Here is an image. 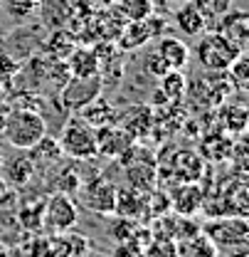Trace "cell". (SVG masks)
<instances>
[{"instance_id": "6da1fadb", "label": "cell", "mask_w": 249, "mask_h": 257, "mask_svg": "<svg viewBox=\"0 0 249 257\" xmlns=\"http://www.w3.org/2000/svg\"><path fill=\"white\" fill-rule=\"evenodd\" d=\"M45 134H47V124H45V116H42L40 111H32V109H13L10 116H8V124H5L0 136H3L13 149L28 151Z\"/></svg>"}, {"instance_id": "7a4b0ae2", "label": "cell", "mask_w": 249, "mask_h": 257, "mask_svg": "<svg viewBox=\"0 0 249 257\" xmlns=\"http://www.w3.org/2000/svg\"><path fill=\"white\" fill-rule=\"evenodd\" d=\"M60 146H62L64 159L74 161H92L96 159V128L89 126L79 114H74L60 136Z\"/></svg>"}, {"instance_id": "3957f363", "label": "cell", "mask_w": 249, "mask_h": 257, "mask_svg": "<svg viewBox=\"0 0 249 257\" xmlns=\"http://www.w3.org/2000/svg\"><path fill=\"white\" fill-rule=\"evenodd\" d=\"M242 52L244 50H239L232 40H227L219 32H207L195 47V55H197L200 64L205 69H210V72H227V67L234 62Z\"/></svg>"}, {"instance_id": "277c9868", "label": "cell", "mask_w": 249, "mask_h": 257, "mask_svg": "<svg viewBox=\"0 0 249 257\" xmlns=\"http://www.w3.org/2000/svg\"><path fill=\"white\" fill-rule=\"evenodd\" d=\"M79 223V205L74 200V195L67 193H50L45 198V213H42V227L55 235V232H64L72 230Z\"/></svg>"}, {"instance_id": "5b68a950", "label": "cell", "mask_w": 249, "mask_h": 257, "mask_svg": "<svg viewBox=\"0 0 249 257\" xmlns=\"http://www.w3.org/2000/svg\"><path fill=\"white\" fill-rule=\"evenodd\" d=\"M205 235L215 242L217 250H234V247H244L249 237L247 220L239 215H229L222 220H212L205 225Z\"/></svg>"}, {"instance_id": "8992f818", "label": "cell", "mask_w": 249, "mask_h": 257, "mask_svg": "<svg viewBox=\"0 0 249 257\" xmlns=\"http://www.w3.org/2000/svg\"><path fill=\"white\" fill-rule=\"evenodd\" d=\"M101 92H104V77L101 74H94V77H69L67 84L60 89V99H62V106L72 109L77 114L89 101H94Z\"/></svg>"}, {"instance_id": "52a82bcc", "label": "cell", "mask_w": 249, "mask_h": 257, "mask_svg": "<svg viewBox=\"0 0 249 257\" xmlns=\"http://www.w3.org/2000/svg\"><path fill=\"white\" fill-rule=\"evenodd\" d=\"M79 200L87 210L96 215H114V203H116V186L106 181L104 176H96L94 181H82L79 186Z\"/></svg>"}, {"instance_id": "ba28073f", "label": "cell", "mask_w": 249, "mask_h": 257, "mask_svg": "<svg viewBox=\"0 0 249 257\" xmlns=\"http://www.w3.org/2000/svg\"><path fill=\"white\" fill-rule=\"evenodd\" d=\"M133 144H136V139L119 124L96 128V156H101V159H119Z\"/></svg>"}, {"instance_id": "9c48e42d", "label": "cell", "mask_w": 249, "mask_h": 257, "mask_svg": "<svg viewBox=\"0 0 249 257\" xmlns=\"http://www.w3.org/2000/svg\"><path fill=\"white\" fill-rule=\"evenodd\" d=\"M114 215L124 218L131 223H141L148 218V205H146V193H138L133 188H116V203H114Z\"/></svg>"}, {"instance_id": "30bf717a", "label": "cell", "mask_w": 249, "mask_h": 257, "mask_svg": "<svg viewBox=\"0 0 249 257\" xmlns=\"http://www.w3.org/2000/svg\"><path fill=\"white\" fill-rule=\"evenodd\" d=\"M168 198H170V210H175L183 218L200 213L202 205H205V191L197 183H180V186L173 188V193Z\"/></svg>"}, {"instance_id": "8fae6325", "label": "cell", "mask_w": 249, "mask_h": 257, "mask_svg": "<svg viewBox=\"0 0 249 257\" xmlns=\"http://www.w3.org/2000/svg\"><path fill=\"white\" fill-rule=\"evenodd\" d=\"M35 168L37 166L30 161V156H13V159H3L0 176L8 188H25L35 178Z\"/></svg>"}, {"instance_id": "7c38bea8", "label": "cell", "mask_w": 249, "mask_h": 257, "mask_svg": "<svg viewBox=\"0 0 249 257\" xmlns=\"http://www.w3.org/2000/svg\"><path fill=\"white\" fill-rule=\"evenodd\" d=\"M156 52L168 64V69H185L190 64V47L175 35H160L156 45Z\"/></svg>"}, {"instance_id": "4fadbf2b", "label": "cell", "mask_w": 249, "mask_h": 257, "mask_svg": "<svg viewBox=\"0 0 249 257\" xmlns=\"http://www.w3.org/2000/svg\"><path fill=\"white\" fill-rule=\"evenodd\" d=\"M50 245H52L55 257H87L92 250L89 240L79 232H72V230L50 235Z\"/></svg>"}, {"instance_id": "5bb4252c", "label": "cell", "mask_w": 249, "mask_h": 257, "mask_svg": "<svg viewBox=\"0 0 249 257\" xmlns=\"http://www.w3.org/2000/svg\"><path fill=\"white\" fill-rule=\"evenodd\" d=\"M170 168H173V173L178 176L180 183H197L200 176H202V171H205V163L200 159V154L187 151V149H180V151L173 154Z\"/></svg>"}, {"instance_id": "9a60e30c", "label": "cell", "mask_w": 249, "mask_h": 257, "mask_svg": "<svg viewBox=\"0 0 249 257\" xmlns=\"http://www.w3.org/2000/svg\"><path fill=\"white\" fill-rule=\"evenodd\" d=\"M89 126L94 128H101V126H111V124H119V111L111 106V101L109 99H104V96L99 94L94 101H89L84 109H79L77 111Z\"/></svg>"}, {"instance_id": "2e32d148", "label": "cell", "mask_w": 249, "mask_h": 257, "mask_svg": "<svg viewBox=\"0 0 249 257\" xmlns=\"http://www.w3.org/2000/svg\"><path fill=\"white\" fill-rule=\"evenodd\" d=\"M119 126L126 128L136 141L148 136L151 128H153V111L151 106H133L124 114H119Z\"/></svg>"}, {"instance_id": "e0dca14e", "label": "cell", "mask_w": 249, "mask_h": 257, "mask_svg": "<svg viewBox=\"0 0 249 257\" xmlns=\"http://www.w3.org/2000/svg\"><path fill=\"white\" fill-rule=\"evenodd\" d=\"M64 62L69 67V74L72 77H94V74H101V67H99V60H96L92 47H74L72 55Z\"/></svg>"}, {"instance_id": "ac0fdd59", "label": "cell", "mask_w": 249, "mask_h": 257, "mask_svg": "<svg viewBox=\"0 0 249 257\" xmlns=\"http://www.w3.org/2000/svg\"><path fill=\"white\" fill-rule=\"evenodd\" d=\"M205 23H207V18L202 15V10L195 5V0L192 3H183V8L175 13V25H178V30L187 35V37H197V35H202L205 32Z\"/></svg>"}, {"instance_id": "d6986e66", "label": "cell", "mask_w": 249, "mask_h": 257, "mask_svg": "<svg viewBox=\"0 0 249 257\" xmlns=\"http://www.w3.org/2000/svg\"><path fill=\"white\" fill-rule=\"evenodd\" d=\"M247 106L244 104H239V101H222L219 104V124L227 128L229 134H244V128H247Z\"/></svg>"}, {"instance_id": "ffe728a7", "label": "cell", "mask_w": 249, "mask_h": 257, "mask_svg": "<svg viewBox=\"0 0 249 257\" xmlns=\"http://www.w3.org/2000/svg\"><path fill=\"white\" fill-rule=\"evenodd\" d=\"M30 151V161L35 166H52V163H57L60 159H64L62 154V146H60V139H55V136H42Z\"/></svg>"}, {"instance_id": "44dd1931", "label": "cell", "mask_w": 249, "mask_h": 257, "mask_svg": "<svg viewBox=\"0 0 249 257\" xmlns=\"http://www.w3.org/2000/svg\"><path fill=\"white\" fill-rule=\"evenodd\" d=\"M116 40L121 50H136V47H143L148 40H153V35L148 30L146 20H131V23H124Z\"/></svg>"}, {"instance_id": "7402d4cb", "label": "cell", "mask_w": 249, "mask_h": 257, "mask_svg": "<svg viewBox=\"0 0 249 257\" xmlns=\"http://www.w3.org/2000/svg\"><path fill=\"white\" fill-rule=\"evenodd\" d=\"M74 50V35L67 32L64 28H55L50 40L45 42V55L50 60H67Z\"/></svg>"}, {"instance_id": "603a6c76", "label": "cell", "mask_w": 249, "mask_h": 257, "mask_svg": "<svg viewBox=\"0 0 249 257\" xmlns=\"http://www.w3.org/2000/svg\"><path fill=\"white\" fill-rule=\"evenodd\" d=\"M42 213H45V198H35L30 203H23L18 210V223L28 232L42 230Z\"/></svg>"}, {"instance_id": "cb8c5ba5", "label": "cell", "mask_w": 249, "mask_h": 257, "mask_svg": "<svg viewBox=\"0 0 249 257\" xmlns=\"http://www.w3.org/2000/svg\"><path fill=\"white\" fill-rule=\"evenodd\" d=\"M160 92L168 96V101H178L187 94V77L183 74V69H168L160 77Z\"/></svg>"}, {"instance_id": "d4e9b609", "label": "cell", "mask_w": 249, "mask_h": 257, "mask_svg": "<svg viewBox=\"0 0 249 257\" xmlns=\"http://www.w3.org/2000/svg\"><path fill=\"white\" fill-rule=\"evenodd\" d=\"M217 252L219 250L215 247V242L207 235L197 232L192 237H185V242L180 245V255L178 257H217Z\"/></svg>"}, {"instance_id": "484cf974", "label": "cell", "mask_w": 249, "mask_h": 257, "mask_svg": "<svg viewBox=\"0 0 249 257\" xmlns=\"http://www.w3.org/2000/svg\"><path fill=\"white\" fill-rule=\"evenodd\" d=\"M153 13V0H121L119 15L124 23L131 20H146Z\"/></svg>"}, {"instance_id": "4316f807", "label": "cell", "mask_w": 249, "mask_h": 257, "mask_svg": "<svg viewBox=\"0 0 249 257\" xmlns=\"http://www.w3.org/2000/svg\"><path fill=\"white\" fill-rule=\"evenodd\" d=\"M229 72V82H232V89H239L244 92L247 89V79H249V60H247V52H242L234 62L227 67Z\"/></svg>"}, {"instance_id": "83f0119b", "label": "cell", "mask_w": 249, "mask_h": 257, "mask_svg": "<svg viewBox=\"0 0 249 257\" xmlns=\"http://www.w3.org/2000/svg\"><path fill=\"white\" fill-rule=\"evenodd\" d=\"M79 186H82V178H79V173H77V171H74L72 166L62 168V171L57 173V178H55V191H57V193L77 195Z\"/></svg>"}, {"instance_id": "f1b7e54d", "label": "cell", "mask_w": 249, "mask_h": 257, "mask_svg": "<svg viewBox=\"0 0 249 257\" xmlns=\"http://www.w3.org/2000/svg\"><path fill=\"white\" fill-rule=\"evenodd\" d=\"M37 8H40V0H5V10H8V15L10 18H15V20H30L32 15L37 13Z\"/></svg>"}, {"instance_id": "f546056e", "label": "cell", "mask_w": 249, "mask_h": 257, "mask_svg": "<svg viewBox=\"0 0 249 257\" xmlns=\"http://www.w3.org/2000/svg\"><path fill=\"white\" fill-rule=\"evenodd\" d=\"M111 237L116 242H133V232H136V223L124 220V218H116V223L111 225Z\"/></svg>"}, {"instance_id": "4dcf8cb0", "label": "cell", "mask_w": 249, "mask_h": 257, "mask_svg": "<svg viewBox=\"0 0 249 257\" xmlns=\"http://www.w3.org/2000/svg\"><path fill=\"white\" fill-rule=\"evenodd\" d=\"M23 257H55L52 245H50V237H32L30 245L23 252Z\"/></svg>"}, {"instance_id": "1f68e13d", "label": "cell", "mask_w": 249, "mask_h": 257, "mask_svg": "<svg viewBox=\"0 0 249 257\" xmlns=\"http://www.w3.org/2000/svg\"><path fill=\"white\" fill-rule=\"evenodd\" d=\"M20 64L13 55H8V52H0V82L5 84L8 79H13L18 72H20Z\"/></svg>"}, {"instance_id": "d6a6232c", "label": "cell", "mask_w": 249, "mask_h": 257, "mask_svg": "<svg viewBox=\"0 0 249 257\" xmlns=\"http://www.w3.org/2000/svg\"><path fill=\"white\" fill-rule=\"evenodd\" d=\"M146 72H151L156 79H160V77L168 72V64L163 62V57L158 55L156 50H151V52L146 55Z\"/></svg>"}, {"instance_id": "836d02e7", "label": "cell", "mask_w": 249, "mask_h": 257, "mask_svg": "<svg viewBox=\"0 0 249 257\" xmlns=\"http://www.w3.org/2000/svg\"><path fill=\"white\" fill-rule=\"evenodd\" d=\"M111 257H148V255H146V250H143L141 245H136V242H119Z\"/></svg>"}, {"instance_id": "e575fe53", "label": "cell", "mask_w": 249, "mask_h": 257, "mask_svg": "<svg viewBox=\"0 0 249 257\" xmlns=\"http://www.w3.org/2000/svg\"><path fill=\"white\" fill-rule=\"evenodd\" d=\"M229 10H232V0H207V15L210 18H222Z\"/></svg>"}, {"instance_id": "d590c367", "label": "cell", "mask_w": 249, "mask_h": 257, "mask_svg": "<svg viewBox=\"0 0 249 257\" xmlns=\"http://www.w3.org/2000/svg\"><path fill=\"white\" fill-rule=\"evenodd\" d=\"M10 111H13V106H10L8 101H0V134H3L5 124H8V116H10Z\"/></svg>"}, {"instance_id": "8d00e7d4", "label": "cell", "mask_w": 249, "mask_h": 257, "mask_svg": "<svg viewBox=\"0 0 249 257\" xmlns=\"http://www.w3.org/2000/svg\"><path fill=\"white\" fill-rule=\"evenodd\" d=\"M151 104H170V101H168V96L163 94V92H160V87H158L156 92H153V99H151Z\"/></svg>"}, {"instance_id": "74e56055", "label": "cell", "mask_w": 249, "mask_h": 257, "mask_svg": "<svg viewBox=\"0 0 249 257\" xmlns=\"http://www.w3.org/2000/svg\"><path fill=\"white\" fill-rule=\"evenodd\" d=\"M229 257H249V250L247 247H234V250H229Z\"/></svg>"}, {"instance_id": "f35d334b", "label": "cell", "mask_w": 249, "mask_h": 257, "mask_svg": "<svg viewBox=\"0 0 249 257\" xmlns=\"http://www.w3.org/2000/svg\"><path fill=\"white\" fill-rule=\"evenodd\" d=\"M5 96H8V87L0 82V101H5Z\"/></svg>"}, {"instance_id": "ab89813d", "label": "cell", "mask_w": 249, "mask_h": 257, "mask_svg": "<svg viewBox=\"0 0 249 257\" xmlns=\"http://www.w3.org/2000/svg\"><path fill=\"white\" fill-rule=\"evenodd\" d=\"M8 191V186H5V181H3V176H0V193Z\"/></svg>"}, {"instance_id": "60d3db41", "label": "cell", "mask_w": 249, "mask_h": 257, "mask_svg": "<svg viewBox=\"0 0 249 257\" xmlns=\"http://www.w3.org/2000/svg\"><path fill=\"white\" fill-rule=\"evenodd\" d=\"M178 3H192V0H178Z\"/></svg>"}, {"instance_id": "b9f144b4", "label": "cell", "mask_w": 249, "mask_h": 257, "mask_svg": "<svg viewBox=\"0 0 249 257\" xmlns=\"http://www.w3.org/2000/svg\"><path fill=\"white\" fill-rule=\"evenodd\" d=\"M3 159H5V156H3V154H0V163H3Z\"/></svg>"}]
</instances>
